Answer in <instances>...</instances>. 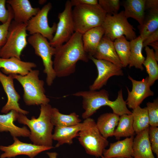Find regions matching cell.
I'll use <instances>...</instances> for the list:
<instances>
[{
	"label": "cell",
	"mask_w": 158,
	"mask_h": 158,
	"mask_svg": "<svg viewBox=\"0 0 158 158\" xmlns=\"http://www.w3.org/2000/svg\"><path fill=\"white\" fill-rule=\"evenodd\" d=\"M82 35L75 32L67 42L55 48L53 66L56 77L68 76L75 72L78 61H88L89 55L84 50Z\"/></svg>",
	"instance_id": "cell-1"
},
{
	"label": "cell",
	"mask_w": 158,
	"mask_h": 158,
	"mask_svg": "<svg viewBox=\"0 0 158 158\" xmlns=\"http://www.w3.org/2000/svg\"><path fill=\"white\" fill-rule=\"evenodd\" d=\"M73 95L83 98L82 106L85 111L82 117L84 119L90 117L101 107L106 106L109 107L113 113L119 116L124 114H132L123 99L122 89L118 92L117 98L114 101L109 99V92L105 89L80 91Z\"/></svg>",
	"instance_id": "cell-2"
},
{
	"label": "cell",
	"mask_w": 158,
	"mask_h": 158,
	"mask_svg": "<svg viewBox=\"0 0 158 158\" xmlns=\"http://www.w3.org/2000/svg\"><path fill=\"white\" fill-rule=\"evenodd\" d=\"M52 108L49 104L40 105V114L37 118L32 116L29 119L25 115L19 113L17 120L19 123L29 127V137L33 144L53 147L52 131L54 126L51 119Z\"/></svg>",
	"instance_id": "cell-3"
},
{
	"label": "cell",
	"mask_w": 158,
	"mask_h": 158,
	"mask_svg": "<svg viewBox=\"0 0 158 158\" xmlns=\"http://www.w3.org/2000/svg\"><path fill=\"white\" fill-rule=\"evenodd\" d=\"M40 71L32 70L27 75H11L21 85L24 90L23 99L28 106L49 104L50 99L45 94L44 81L39 78Z\"/></svg>",
	"instance_id": "cell-4"
},
{
	"label": "cell",
	"mask_w": 158,
	"mask_h": 158,
	"mask_svg": "<svg viewBox=\"0 0 158 158\" xmlns=\"http://www.w3.org/2000/svg\"><path fill=\"white\" fill-rule=\"evenodd\" d=\"M107 14L99 4L75 6L72 11L75 32L82 35L92 28L101 26Z\"/></svg>",
	"instance_id": "cell-5"
},
{
	"label": "cell",
	"mask_w": 158,
	"mask_h": 158,
	"mask_svg": "<svg viewBox=\"0 0 158 158\" xmlns=\"http://www.w3.org/2000/svg\"><path fill=\"white\" fill-rule=\"evenodd\" d=\"M78 133V139L86 153L99 157L103 155L109 141L100 133L94 120L90 117L85 119Z\"/></svg>",
	"instance_id": "cell-6"
},
{
	"label": "cell",
	"mask_w": 158,
	"mask_h": 158,
	"mask_svg": "<svg viewBox=\"0 0 158 158\" xmlns=\"http://www.w3.org/2000/svg\"><path fill=\"white\" fill-rule=\"evenodd\" d=\"M26 24L12 20L9 26L6 42L0 50V57H15L19 59L22 52L28 44Z\"/></svg>",
	"instance_id": "cell-7"
},
{
	"label": "cell",
	"mask_w": 158,
	"mask_h": 158,
	"mask_svg": "<svg viewBox=\"0 0 158 158\" xmlns=\"http://www.w3.org/2000/svg\"><path fill=\"white\" fill-rule=\"evenodd\" d=\"M27 41L34 49L35 54L42 59L44 67L43 72L47 76L46 82L48 86H51L56 77L52 59L55 48L50 45L47 39L39 34L30 35Z\"/></svg>",
	"instance_id": "cell-8"
},
{
	"label": "cell",
	"mask_w": 158,
	"mask_h": 158,
	"mask_svg": "<svg viewBox=\"0 0 158 158\" xmlns=\"http://www.w3.org/2000/svg\"><path fill=\"white\" fill-rule=\"evenodd\" d=\"M101 26L104 30V36L113 42L122 36L130 41L137 37L134 29L128 22L123 11L114 15L107 14Z\"/></svg>",
	"instance_id": "cell-9"
},
{
	"label": "cell",
	"mask_w": 158,
	"mask_h": 158,
	"mask_svg": "<svg viewBox=\"0 0 158 158\" xmlns=\"http://www.w3.org/2000/svg\"><path fill=\"white\" fill-rule=\"evenodd\" d=\"M70 1H67L63 11L58 16L59 22L53 38L49 41L50 45L56 48L67 42L75 32Z\"/></svg>",
	"instance_id": "cell-10"
},
{
	"label": "cell",
	"mask_w": 158,
	"mask_h": 158,
	"mask_svg": "<svg viewBox=\"0 0 158 158\" xmlns=\"http://www.w3.org/2000/svg\"><path fill=\"white\" fill-rule=\"evenodd\" d=\"M52 7L51 3L45 5L26 23V29L31 35L40 34L49 41L53 38L56 32L57 24L54 23L50 27L48 23V16Z\"/></svg>",
	"instance_id": "cell-11"
},
{
	"label": "cell",
	"mask_w": 158,
	"mask_h": 158,
	"mask_svg": "<svg viewBox=\"0 0 158 158\" xmlns=\"http://www.w3.org/2000/svg\"><path fill=\"white\" fill-rule=\"evenodd\" d=\"M89 58L95 64L98 72L97 78L89 86L90 90H99L106 85L110 77L124 74L122 68L119 66L105 60L97 59L93 56H89Z\"/></svg>",
	"instance_id": "cell-12"
},
{
	"label": "cell",
	"mask_w": 158,
	"mask_h": 158,
	"mask_svg": "<svg viewBox=\"0 0 158 158\" xmlns=\"http://www.w3.org/2000/svg\"><path fill=\"white\" fill-rule=\"evenodd\" d=\"M13 139L14 141L12 144L8 146H0V150L4 152L0 155V158H11L20 155L34 158L42 152L54 148L23 142L16 137H13Z\"/></svg>",
	"instance_id": "cell-13"
},
{
	"label": "cell",
	"mask_w": 158,
	"mask_h": 158,
	"mask_svg": "<svg viewBox=\"0 0 158 158\" xmlns=\"http://www.w3.org/2000/svg\"><path fill=\"white\" fill-rule=\"evenodd\" d=\"M128 78L132 83V88L130 91L126 87L128 96L126 101L128 108L133 109L139 106L145 99L153 96L154 93L150 89L148 77L140 81L133 79L129 75Z\"/></svg>",
	"instance_id": "cell-14"
},
{
	"label": "cell",
	"mask_w": 158,
	"mask_h": 158,
	"mask_svg": "<svg viewBox=\"0 0 158 158\" xmlns=\"http://www.w3.org/2000/svg\"><path fill=\"white\" fill-rule=\"evenodd\" d=\"M13 79L11 75L7 76L0 71V82L7 97V102L1 112L6 114L14 110L19 113L28 114L29 112L22 109L19 106L18 101L20 97L14 87Z\"/></svg>",
	"instance_id": "cell-15"
},
{
	"label": "cell",
	"mask_w": 158,
	"mask_h": 158,
	"mask_svg": "<svg viewBox=\"0 0 158 158\" xmlns=\"http://www.w3.org/2000/svg\"><path fill=\"white\" fill-rule=\"evenodd\" d=\"M6 2L12 10L13 20L18 23L26 24L40 9L33 7L28 0H8Z\"/></svg>",
	"instance_id": "cell-16"
},
{
	"label": "cell",
	"mask_w": 158,
	"mask_h": 158,
	"mask_svg": "<svg viewBox=\"0 0 158 158\" xmlns=\"http://www.w3.org/2000/svg\"><path fill=\"white\" fill-rule=\"evenodd\" d=\"M37 65L34 62L22 61L15 57L8 59L0 57V68L5 75H27Z\"/></svg>",
	"instance_id": "cell-17"
},
{
	"label": "cell",
	"mask_w": 158,
	"mask_h": 158,
	"mask_svg": "<svg viewBox=\"0 0 158 158\" xmlns=\"http://www.w3.org/2000/svg\"><path fill=\"white\" fill-rule=\"evenodd\" d=\"M19 113L12 110L7 114H0V132L9 131L13 137H29L30 131L26 126L20 128L13 123L17 119Z\"/></svg>",
	"instance_id": "cell-18"
},
{
	"label": "cell",
	"mask_w": 158,
	"mask_h": 158,
	"mask_svg": "<svg viewBox=\"0 0 158 158\" xmlns=\"http://www.w3.org/2000/svg\"><path fill=\"white\" fill-rule=\"evenodd\" d=\"M134 136L110 143L109 148L104 149L103 156L105 158H133Z\"/></svg>",
	"instance_id": "cell-19"
},
{
	"label": "cell",
	"mask_w": 158,
	"mask_h": 158,
	"mask_svg": "<svg viewBox=\"0 0 158 158\" xmlns=\"http://www.w3.org/2000/svg\"><path fill=\"white\" fill-rule=\"evenodd\" d=\"M149 128L136 134L133 145L134 158H155L149 138Z\"/></svg>",
	"instance_id": "cell-20"
},
{
	"label": "cell",
	"mask_w": 158,
	"mask_h": 158,
	"mask_svg": "<svg viewBox=\"0 0 158 158\" xmlns=\"http://www.w3.org/2000/svg\"><path fill=\"white\" fill-rule=\"evenodd\" d=\"M93 57L97 59L105 60L123 67L115 50L113 42L104 35Z\"/></svg>",
	"instance_id": "cell-21"
},
{
	"label": "cell",
	"mask_w": 158,
	"mask_h": 158,
	"mask_svg": "<svg viewBox=\"0 0 158 158\" xmlns=\"http://www.w3.org/2000/svg\"><path fill=\"white\" fill-rule=\"evenodd\" d=\"M104 34L103 28L99 26L92 28L82 34L83 48L89 56H93Z\"/></svg>",
	"instance_id": "cell-22"
},
{
	"label": "cell",
	"mask_w": 158,
	"mask_h": 158,
	"mask_svg": "<svg viewBox=\"0 0 158 158\" xmlns=\"http://www.w3.org/2000/svg\"><path fill=\"white\" fill-rule=\"evenodd\" d=\"M83 123L67 127H55L54 133L52 134L53 140L57 141L56 147H57L64 144H71L74 138L78 137Z\"/></svg>",
	"instance_id": "cell-23"
},
{
	"label": "cell",
	"mask_w": 158,
	"mask_h": 158,
	"mask_svg": "<svg viewBox=\"0 0 158 158\" xmlns=\"http://www.w3.org/2000/svg\"><path fill=\"white\" fill-rule=\"evenodd\" d=\"M120 116L114 113H106L98 118L96 125L101 135L105 138L113 136Z\"/></svg>",
	"instance_id": "cell-24"
},
{
	"label": "cell",
	"mask_w": 158,
	"mask_h": 158,
	"mask_svg": "<svg viewBox=\"0 0 158 158\" xmlns=\"http://www.w3.org/2000/svg\"><path fill=\"white\" fill-rule=\"evenodd\" d=\"M146 0H127L123 4L125 15L128 18H131L142 25L145 17Z\"/></svg>",
	"instance_id": "cell-25"
},
{
	"label": "cell",
	"mask_w": 158,
	"mask_h": 158,
	"mask_svg": "<svg viewBox=\"0 0 158 158\" xmlns=\"http://www.w3.org/2000/svg\"><path fill=\"white\" fill-rule=\"evenodd\" d=\"M143 40L140 36L130 41V54L129 67H134L143 71L144 68L142 66L145 59L142 53Z\"/></svg>",
	"instance_id": "cell-26"
},
{
	"label": "cell",
	"mask_w": 158,
	"mask_h": 158,
	"mask_svg": "<svg viewBox=\"0 0 158 158\" xmlns=\"http://www.w3.org/2000/svg\"><path fill=\"white\" fill-rule=\"evenodd\" d=\"M51 121L54 126L67 127L77 125L80 123L79 116L73 112L69 114L61 113L56 108H52Z\"/></svg>",
	"instance_id": "cell-27"
},
{
	"label": "cell",
	"mask_w": 158,
	"mask_h": 158,
	"mask_svg": "<svg viewBox=\"0 0 158 158\" xmlns=\"http://www.w3.org/2000/svg\"><path fill=\"white\" fill-rule=\"evenodd\" d=\"M133 118L131 114H123L120 116L117 127L114 131L113 136L116 140L121 137L134 136L135 133L133 127Z\"/></svg>",
	"instance_id": "cell-28"
},
{
	"label": "cell",
	"mask_w": 158,
	"mask_h": 158,
	"mask_svg": "<svg viewBox=\"0 0 158 158\" xmlns=\"http://www.w3.org/2000/svg\"><path fill=\"white\" fill-rule=\"evenodd\" d=\"M146 57L143 64L148 74V83L150 86L158 79V65L153 50L148 46L145 47Z\"/></svg>",
	"instance_id": "cell-29"
},
{
	"label": "cell",
	"mask_w": 158,
	"mask_h": 158,
	"mask_svg": "<svg viewBox=\"0 0 158 158\" xmlns=\"http://www.w3.org/2000/svg\"><path fill=\"white\" fill-rule=\"evenodd\" d=\"M139 29L140 36L143 41L158 29V10L149 11Z\"/></svg>",
	"instance_id": "cell-30"
},
{
	"label": "cell",
	"mask_w": 158,
	"mask_h": 158,
	"mask_svg": "<svg viewBox=\"0 0 158 158\" xmlns=\"http://www.w3.org/2000/svg\"><path fill=\"white\" fill-rule=\"evenodd\" d=\"M132 115L133 118V127L137 134L150 126L149 119L146 107L141 108L140 106L133 109Z\"/></svg>",
	"instance_id": "cell-31"
},
{
	"label": "cell",
	"mask_w": 158,
	"mask_h": 158,
	"mask_svg": "<svg viewBox=\"0 0 158 158\" xmlns=\"http://www.w3.org/2000/svg\"><path fill=\"white\" fill-rule=\"evenodd\" d=\"M116 52L123 67H126L129 64L130 54V42L124 36L116 39L113 42Z\"/></svg>",
	"instance_id": "cell-32"
},
{
	"label": "cell",
	"mask_w": 158,
	"mask_h": 158,
	"mask_svg": "<svg viewBox=\"0 0 158 158\" xmlns=\"http://www.w3.org/2000/svg\"><path fill=\"white\" fill-rule=\"evenodd\" d=\"M149 119L150 126H158V99L157 98L152 102H148L146 107Z\"/></svg>",
	"instance_id": "cell-33"
},
{
	"label": "cell",
	"mask_w": 158,
	"mask_h": 158,
	"mask_svg": "<svg viewBox=\"0 0 158 158\" xmlns=\"http://www.w3.org/2000/svg\"><path fill=\"white\" fill-rule=\"evenodd\" d=\"M98 4L107 14L114 15L118 13L120 8L119 0H99Z\"/></svg>",
	"instance_id": "cell-34"
},
{
	"label": "cell",
	"mask_w": 158,
	"mask_h": 158,
	"mask_svg": "<svg viewBox=\"0 0 158 158\" xmlns=\"http://www.w3.org/2000/svg\"><path fill=\"white\" fill-rule=\"evenodd\" d=\"M7 8L9 10L8 19L5 23L0 25V50L5 44L7 39L8 28L11 21L13 19L12 10L9 5L7 4Z\"/></svg>",
	"instance_id": "cell-35"
},
{
	"label": "cell",
	"mask_w": 158,
	"mask_h": 158,
	"mask_svg": "<svg viewBox=\"0 0 158 158\" xmlns=\"http://www.w3.org/2000/svg\"><path fill=\"white\" fill-rule=\"evenodd\" d=\"M149 138L153 152L158 158V128L150 126L149 127Z\"/></svg>",
	"instance_id": "cell-36"
},
{
	"label": "cell",
	"mask_w": 158,
	"mask_h": 158,
	"mask_svg": "<svg viewBox=\"0 0 158 158\" xmlns=\"http://www.w3.org/2000/svg\"><path fill=\"white\" fill-rule=\"evenodd\" d=\"M6 0H0V22L2 24L5 23L7 21L9 16V10L6 7Z\"/></svg>",
	"instance_id": "cell-37"
},
{
	"label": "cell",
	"mask_w": 158,
	"mask_h": 158,
	"mask_svg": "<svg viewBox=\"0 0 158 158\" xmlns=\"http://www.w3.org/2000/svg\"><path fill=\"white\" fill-rule=\"evenodd\" d=\"M70 2L72 6L79 5H97L98 4L97 0H71Z\"/></svg>",
	"instance_id": "cell-38"
},
{
	"label": "cell",
	"mask_w": 158,
	"mask_h": 158,
	"mask_svg": "<svg viewBox=\"0 0 158 158\" xmlns=\"http://www.w3.org/2000/svg\"><path fill=\"white\" fill-rule=\"evenodd\" d=\"M158 40V29L150 35L143 42V48L148 46L150 43Z\"/></svg>",
	"instance_id": "cell-39"
},
{
	"label": "cell",
	"mask_w": 158,
	"mask_h": 158,
	"mask_svg": "<svg viewBox=\"0 0 158 158\" xmlns=\"http://www.w3.org/2000/svg\"><path fill=\"white\" fill-rule=\"evenodd\" d=\"M149 11L158 10V0H146L145 10Z\"/></svg>",
	"instance_id": "cell-40"
},
{
	"label": "cell",
	"mask_w": 158,
	"mask_h": 158,
	"mask_svg": "<svg viewBox=\"0 0 158 158\" xmlns=\"http://www.w3.org/2000/svg\"><path fill=\"white\" fill-rule=\"evenodd\" d=\"M148 45L151 46L153 48L155 58L157 61H158V41L152 42Z\"/></svg>",
	"instance_id": "cell-41"
},
{
	"label": "cell",
	"mask_w": 158,
	"mask_h": 158,
	"mask_svg": "<svg viewBox=\"0 0 158 158\" xmlns=\"http://www.w3.org/2000/svg\"><path fill=\"white\" fill-rule=\"evenodd\" d=\"M47 154L49 158H57V156L58 154L56 152H47Z\"/></svg>",
	"instance_id": "cell-42"
},
{
	"label": "cell",
	"mask_w": 158,
	"mask_h": 158,
	"mask_svg": "<svg viewBox=\"0 0 158 158\" xmlns=\"http://www.w3.org/2000/svg\"><path fill=\"white\" fill-rule=\"evenodd\" d=\"M46 1L45 0H40L39 1V3L40 4H42L44 3Z\"/></svg>",
	"instance_id": "cell-43"
},
{
	"label": "cell",
	"mask_w": 158,
	"mask_h": 158,
	"mask_svg": "<svg viewBox=\"0 0 158 158\" xmlns=\"http://www.w3.org/2000/svg\"><path fill=\"white\" fill-rule=\"evenodd\" d=\"M116 158H124V157H117Z\"/></svg>",
	"instance_id": "cell-44"
},
{
	"label": "cell",
	"mask_w": 158,
	"mask_h": 158,
	"mask_svg": "<svg viewBox=\"0 0 158 158\" xmlns=\"http://www.w3.org/2000/svg\"><path fill=\"white\" fill-rule=\"evenodd\" d=\"M101 157V158H105L104 156H103V155Z\"/></svg>",
	"instance_id": "cell-45"
}]
</instances>
